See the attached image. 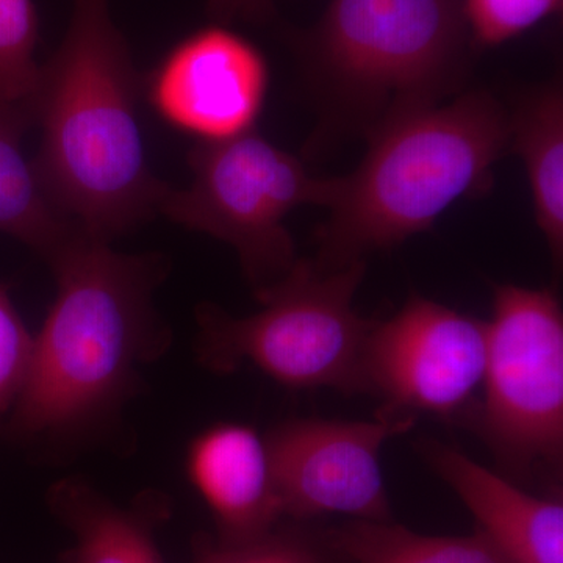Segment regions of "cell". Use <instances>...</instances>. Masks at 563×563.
<instances>
[{"instance_id":"obj_21","label":"cell","mask_w":563,"mask_h":563,"mask_svg":"<svg viewBox=\"0 0 563 563\" xmlns=\"http://www.w3.org/2000/svg\"><path fill=\"white\" fill-rule=\"evenodd\" d=\"M276 11V0H209L207 13L217 24L231 25L233 22H266Z\"/></svg>"},{"instance_id":"obj_9","label":"cell","mask_w":563,"mask_h":563,"mask_svg":"<svg viewBox=\"0 0 563 563\" xmlns=\"http://www.w3.org/2000/svg\"><path fill=\"white\" fill-rule=\"evenodd\" d=\"M413 424L412 415L383 409L372 421L309 418L276 426L265 442L282 515L390 521L380 453Z\"/></svg>"},{"instance_id":"obj_5","label":"cell","mask_w":563,"mask_h":563,"mask_svg":"<svg viewBox=\"0 0 563 563\" xmlns=\"http://www.w3.org/2000/svg\"><path fill=\"white\" fill-rule=\"evenodd\" d=\"M365 273L366 262L325 272L312 258H299L284 279L257 295L258 312L233 317L201 303L198 362L218 374L251 363L291 390L365 391L362 354L373 321L354 309Z\"/></svg>"},{"instance_id":"obj_7","label":"cell","mask_w":563,"mask_h":563,"mask_svg":"<svg viewBox=\"0 0 563 563\" xmlns=\"http://www.w3.org/2000/svg\"><path fill=\"white\" fill-rule=\"evenodd\" d=\"M481 390L472 422L506 470L562 465L563 313L554 291L496 285Z\"/></svg>"},{"instance_id":"obj_20","label":"cell","mask_w":563,"mask_h":563,"mask_svg":"<svg viewBox=\"0 0 563 563\" xmlns=\"http://www.w3.org/2000/svg\"><path fill=\"white\" fill-rule=\"evenodd\" d=\"M33 342L9 291L0 287V421L20 399L31 372Z\"/></svg>"},{"instance_id":"obj_8","label":"cell","mask_w":563,"mask_h":563,"mask_svg":"<svg viewBox=\"0 0 563 563\" xmlns=\"http://www.w3.org/2000/svg\"><path fill=\"white\" fill-rule=\"evenodd\" d=\"M485 361L487 321L412 296L393 317L369 325L363 390L387 401V412L454 417L483 387Z\"/></svg>"},{"instance_id":"obj_12","label":"cell","mask_w":563,"mask_h":563,"mask_svg":"<svg viewBox=\"0 0 563 563\" xmlns=\"http://www.w3.org/2000/svg\"><path fill=\"white\" fill-rule=\"evenodd\" d=\"M187 472L218 528V542H251L276 529L282 515L263 437L239 422L211 426L188 448Z\"/></svg>"},{"instance_id":"obj_18","label":"cell","mask_w":563,"mask_h":563,"mask_svg":"<svg viewBox=\"0 0 563 563\" xmlns=\"http://www.w3.org/2000/svg\"><path fill=\"white\" fill-rule=\"evenodd\" d=\"M474 52L509 43L562 13L563 0H459Z\"/></svg>"},{"instance_id":"obj_15","label":"cell","mask_w":563,"mask_h":563,"mask_svg":"<svg viewBox=\"0 0 563 563\" xmlns=\"http://www.w3.org/2000/svg\"><path fill=\"white\" fill-rule=\"evenodd\" d=\"M31 128L27 113L0 106V232L47 262L77 224L51 202L33 161L25 157L22 139Z\"/></svg>"},{"instance_id":"obj_17","label":"cell","mask_w":563,"mask_h":563,"mask_svg":"<svg viewBox=\"0 0 563 563\" xmlns=\"http://www.w3.org/2000/svg\"><path fill=\"white\" fill-rule=\"evenodd\" d=\"M38 38V11L33 0H0V106L29 114L40 76Z\"/></svg>"},{"instance_id":"obj_6","label":"cell","mask_w":563,"mask_h":563,"mask_svg":"<svg viewBox=\"0 0 563 563\" xmlns=\"http://www.w3.org/2000/svg\"><path fill=\"white\" fill-rule=\"evenodd\" d=\"M188 166L190 184L168 187L157 211L229 244L255 296L284 279L299 261L287 218L299 207L324 209L332 177L314 176L255 131L196 143Z\"/></svg>"},{"instance_id":"obj_4","label":"cell","mask_w":563,"mask_h":563,"mask_svg":"<svg viewBox=\"0 0 563 563\" xmlns=\"http://www.w3.org/2000/svg\"><path fill=\"white\" fill-rule=\"evenodd\" d=\"M291 41L328 128L365 139L461 95L476 54L459 0H331Z\"/></svg>"},{"instance_id":"obj_10","label":"cell","mask_w":563,"mask_h":563,"mask_svg":"<svg viewBox=\"0 0 563 563\" xmlns=\"http://www.w3.org/2000/svg\"><path fill=\"white\" fill-rule=\"evenodd\" d=\"M268 91L263 52L217 22L185 36L143 76V98L151 109L196 143L255 131Z\"/></svg>"},{"instance_id":"obj_1","label":"cell","mask_w":563,"mask_h":563,"mask_svg":"<svg viewBox=\"0 0 563 563\" xmlns=\"http://www.w3.org/2000/svg\"><path fill=\"white\" fill-rule=\"evenodd\" d=\"M57 296L33 342L31 372L7 421L13 439L76 442L117 420L141 366L168 350L154 292L161 255H132L76 225L47 261Z\"/></svg>"},{"instance_id":"obj_16","label":"cell","mask_w":563,"mask_h":563,"mask_svg":"<svg viewBox=\"0 0 563 563\" xmlns=\"http://www.w3.org/2000/svg\"><path fill=\"white\" fill-rule=\"evenodd\" d=\"M329 544L350 563H509L479 531L422 536L390 521H352L329 533Z\"/></svg>"},{"instance_id":"obj_3","label":"cell","mask_w":563,"mask_h":563,"mask_svg":"<svg viewBox=\"0 0 563 563\" xmlns=\"http://www.w3.org/2000/svg\"><path fill=\"white\" fill-rule=\"evenodd\" d=\"M366 140L361 165L331 180L312 258L325 272L429 231L455 202L488 188L510 152L509 111L488 91H462L393 118Z\"/></svg>"},{"instance_id":"obj_2","label":"cell","mask_w":563,"mask_h":563,"mask_svg":"<svg viewBox=\"0 0 563 563\" xmlns=\"http://www.w3.org/2000/svg\"><path fill=\"white\" fill-rule=\"evenodd\" d=\"M141 98L143 76L109 0H73L29 103L41 133L33 165L57 210L109 243L150 220L169 187L147 163Z\"/></svg>"},{"instance_id":"obj_11","label":"cell","mask_w":563,"mask_h":563,"mask_svg":"<svg viewBox=\"0 0 563 563\" xmlns=\"http://www.w3.org/2000/svg\"><path fill=\"white\" fill-rule=\"evenodd\" d=\"M422 461L453 488L479 532L509 563H563V504L521 490L462 451L433 439L417 444Z\"/></svg>"},{"instance_id":"obj_19","label":"cell","mask_w":563,"mask_h":563,"mask_svg":"<svg viewBox=\"0 0 563 563\" xmlns=\"http://www.w3.org/2000/svg\"><path fill=\"white\" fill-rule=\"evenodd\" d=\"M191 563H322L321 555L302 537L273 531L251 542L229 544L201 537Z\"/></svg>"},{"instance_id":"obj_13","label":"cell","mask_w":563,"mask_h":563,"mask_svg":"<svg viewBox=\"0 0 563 563\" xmlns=\"http://www.w3.org/2000/svg\"><path fill=\"white\" fill-rule=\"evenodd\" d=\"M52 514L73 532L62 563H166L154 528L165 503L151 495L131 509L118 506L80 477H66L47 495Z\"/></svg>"},{"instance_id":"obj_14","label":"cell","mask_w":563,"mask_h":563,"mask_svg":"<svg viewBox=\"0 0 563 563\" xmlns=\"http://www.w3.org/2000/svg\"><path fill=\"white\" fill-rule=\"evenodd\" d=\"M510 152L525 165L533 217L555 269L563 263V87H532L509 111Z\"/></svg>"}]
</instances>
